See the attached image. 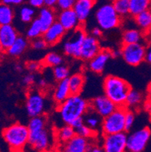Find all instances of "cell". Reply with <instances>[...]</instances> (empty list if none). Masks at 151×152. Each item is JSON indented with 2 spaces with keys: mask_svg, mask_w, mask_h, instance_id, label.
I'll return each mask as SVG.
<instances>
[{
  "mask_svg": "<svg viewBox=\"0 0 151 152\" xmlns=\"http://www.w3.org/2000/svg\"><path fill=\"white\" fill-rule=\"evenodd\" d=\"M89 109L90 102L80 95H71L63 103L57 106L58 116L64 125H70L74 121L83 117Z\"/></svg>",
  "mask_w": 151,
  "mask_h": 152,
  "instance_id": "1",
  "label": "cell"
},
{
  "mask_svg": "<svg viewBox=\"0 0 151 152\" xmlns=\"http://www.w3.org/2000/svg\"><path fill=\"white\" fill-rule=\"evenodd\" d=\"M131 86L125 80L114 75H108L104 80L103 90L105 96L120 107H125L127 96Z\"/></svg>",
  "mask_w": 151,
  "mask_h": 152,
  "instance_id": "2",
  "label": "cell"
},
{
  "mask_svg": "<svg viewBox=\"0 0 151 152\" xmlns=\"http://www.w3.org/2000/svg\"><path fill=\"white\" fill-rule=\"evenodd\" d=\"M2 137L13 152H22L29 144L30 131L27 126L15 123L2 131Z\"/></svg>",
  "mask_w": 151,
  "mask_h": 152,
  "instance_id": "3",
  "label": "cell"
},
{
  "mask_svg": "<svg viewBox=\"0 0 151 152\" xmlns=\"http://www.w3.org/2000/svg\"><path fill=\"white\" fill-rule=\"evenodd\" d=\"M97 25L103 31L118 28L123 23V18L116 13L112 2H105L98 7L95 12Z\"/></svg>",
  "mask_w": 151,
  "mask_h": 152,
  "instance_id": "4",
  "label": "cell"
},
{
  "mask_svg": "<svg viewBox=\"0 0 151 152\" xmlns=\"http://www.w3.org/2000/svg\"><path fill=\"white\" fill-rule=\"evenodd\" d=\"M125 107H117L111 114L103 119L101 132L103 135L125 132Z\"/></svg>",
  "mask_w": 151,
  "mask_h": 152,
  "instance_id": "5",
  "label": "cell"
},
{
  "mask_svg": "<svg viewBox=\"0 0 151 152\" xmlns=\"http://www.w3.org/2000/svg\"><path fill=\"white\" fill-rule=\"evenodd\" d=\"M87 34H88L82 26L74 31L70 32V36L63 42V53L66 56L73 58H80L82 45Z\"/></svg>",
  "mask_w": 151,
  "mask_h": 152,
  "instance_id": "6",
  "label": "cell"
},
{
  "mask_svg": "<svg viewBox=\"0 0 151 152\" xmlns=\"http://www.w3.org/2000/svg\"><path fill=\"white\" fill-rule=\"evenodd\" d=\"M47 102L44 94L39 90H30L27 93L25 108L30 118L45 115Z\"/></svg>",
  "mask_w": 151,
  "mask_h": 152,
  "instance_id": "7",
  "label": "cell"
},
{
  "mask_svg": "<svg viewBox=\"0 0 151 152\" xmlns=\"http://www.w3.org/2000/svg\"><path fill=\"white\" fill-rule=\"evenodd\" d=\"M55 141V133L46 127L45 129L35 132H30L29 145L39 152L52 149Z\"/></svg>",
  "mask_w": 151,
  "mask_h": 152,
  "instance_id": "8",
  "label": "cell"
},
{
  "mask_svg": "<svg viewBox=\"0 0 151 152\" xmlns=\"http://www.w3.org/2000/svg\"><path fill=\"white\" fill-rule=\"evenodd\" d=\"M121 53L123 59L128 65L136 67L145 61L146 45L143 42L129 45H122Z\"/></svg>",
  "mask_w": 151,
  "mask_h": 152,
  "instance_id": "9",
  "label": "cell"
},
{
  "mask_svg": "<svg viewBox=\"0 0 151 152\" xmlns=\"http://www.w3.org/2000/svg\"><path fill=\"white\" fill-rule=\"evenodd\" d=\"M150 135V129L148 127H144L130 133L127 138V151H143L149 142Z\"/></svg>",
  "mask_w": 151,
  "mask_h": 152,
  "instance_id": "10",
  "label": "cell"
},
{
  "mask_svg": "<svg viewBox=\"0 0 151 152\" xmlns=\"http://www.w3.org/2000/svg\"><path fill=\"white\" fill-rule=\"evenodd\" d=\"M127 138L126 132L103 135L101 147L104 152H128Z\"/></svg>",
  "mask_w": 151,
  "mask_h": 152,
  "instance_id": "11",
  "label": "cell"
},
{
  "mask_svg": "<svg viewBox=\"0 0 151 152\" xmlns=\"http://www.w3.org/2000/svg\"><path fill=\"white\" fill-rule=\"evenodd\" d=\"M95 143V139H88L76 135L69 142L58 147L59 152H88Z\"/></svg>",
  "mask_w": 151,
  "mask_h": 152,
  "instance_id": "12",
  "label": "cell"
},
{
  "mask_svg": "<svg viewBox=\"0 0 151 152\" xmlns=\"http://www.w3.org/2000/svg\"><path fill=\"white\" fill-rule=\"evenodd\" d=\"M116 108L117 106L104 95L97 96L90 101V109L103 119L111 114Z\"/></svg>",
  "mask_w": 151,
  "mask_h": 152,
  "instance_id": "13",
  "label": "cell"
},
{
  "mask_svg": "<svg viewBox=\"0 0 151 152\" xmlns=\"http://www.w3.org/2000/svg\"><path fill=\"white\" fill-rule=\"evenodd\" d=\"M101 50L102 48L100 44L99 39L95 38L90 34H87L82 45L80 59L88 62L94 58Z\"/></svg>",
  "mask_w": 151,
  "mask_h": 152,
  "instance_id": "14",
  "label": "cell"
},
{
  "mask_svg": "<svg viewBox=\"0 0 151 152\" xmlns=\"http://www.w3.org/2000/svg\"><path fill=\"white\" fill-rule=\"evenodd\" d=\"M57 21L66 32H72L82 26L73 9L58 12Z\"/></svg>",
  "mask_w": 151,
  "mask_h": 152,
  "instance_id": "15",
  "label": "cell"
},
{
  "mask_svg": "<svg viewBox=\"0 0 151 152\" xmlns=\"http://www.w3.org/2000/svg\"><path fill=\"white\" fill-rule=\"evenodd\" d=\"M110 58H112L110 49H102L94 58L88 62V68L95 74H102Z\"/></svg>",
  "mask_w": 151,
  "mask_h": 152,
  "instance_id": "16",
  "label": "cell"
},
{
  "mask_svg": "<svg viewBox=\"0 0 151 152\" xmlns=\"http://www.w3.org/2000/svg\"><path fill=\"white\" fill-rule=\"evenodd\" d=\"M66 31L58 21L55 22L43 33L42 38L45 39L48 46H54L58 44L64 38Z\"/></svg>",
  "mask_w": 151,
  "mask_h": 152,
  "instance_id": "17",
  "label": "cell"
},
{
  "mask_svg": "<svg viewBox=\"0 0 151 152\" xmlns=\"http://www.w3.org/2000/svg\"><path fill=\"white\" fill-rule=\"evenodd\" d=\"M96 2L94 0H77L73 6V11L77 14L80 23H85L91 15Z\"/></svg>",
  "mask_w": 151,
  "mask_h": 152,
  "instance_id": "18",
  "label": "cell"
},
{
  "mask_svg": "<svg viewBox=\"0 0 151 152\" xmlns=\"http://www.w3.org/2000/svg\"><path fill=\"white\" fill-rule=\"evenodd\" d=\"M19 36L17 29L12 24L0 26V43L5 51L12 46Z\"/></svg>",
  "mask_w": 151,
  "mask_h": 152,
  "instance_id": "19",
  "label": "cell"
},
{
  "mask_svg": "<svg viewBox=\"0 0 151 152\" xmlns=\"http://www.w3.org/2000/svg\"><path fill=\"white\" fill-rule=\"evenodd\" d=\"M70 95H71V92H70L68 79H67L57 83L53 91L52 98H53L54 102L56 104L57 106H58L63 103L69 97H70Z\"/></svg>",
  "mask_w": 151,
  "mask_h": 152,
  "instance_id": "20",
  "label": "cell"
},
{
  "mask_svg": "<svg viewBox=\"0 0 151 152\" xmlns=\"http://www.w3.org/2000/svg\"><path fill=\"white\" fill-rule=\"evenodd\" d=\"M57 15L58 12L55 9L43 7L42 9L39 10L37 19L41 23L44 32L48 30L50 27H52L55 22H57Z\"/></svg>",
  "mask_w": 151,
  "mask_h": 152,
  "instance_id": "21",
  "label": "cell"
},
{
  "mask_svg": "<svg viewBox=\"0 0 151 152\" xmlns=\"http://www.w3.org/2000/svg\"><path fill=\"white\" fill-rule=\"evenodd\" d=\"M30 45V42L28 39L24 36L20 35L12 46L5 52L6 54L11 57L18 58L24 53Z\"/></svg>",
  "mask_w": 151,
  "mask_h": 152,
  "instance_id": "22",
  "label": "cell"
},
{
  "mask_svg": "<svg viewBox=\"0 0 151 152\" xmlns=\"http://www.w3.org/2000/svg\"><path fill=\"white\" fill-rule=\"evenodd\" d=\"M143 39L144 34L139 29H126L122 34V45L141 43Z\"/></svg>",
  "mask_w": 151,
  "mask_h": 152,
  "instance_id": "23",
  "label": "cell"
},
{
  "mask_svg": "<svg viewBox=\"0 0 151 152\" xmlns=\"http://www.w3.org/2000/svg\"><path fill=\"white\" fill-rule=\"evenodd\" d=\"M71 95H79L83 90V87L85 83V77L82 73H75L70 76L68 78Z\"/></svg>",
  "mask_w": 151,
  "mask_h": 152,
  "instance_id": "24",
  "label": "cell"
},
{
  "mask_svg": "<svg viewBox=\"0 0 151 152\" xmlns=\"http://www.w3.org/2000/svg\"><path fill=\"white\" fill-rule=\"evenodd\" d=\"M77 135L76 131L70 125H63L58 128L55 132V141L61 145L63 144L69 142Z\"/></svg>",
  "mask_w": 151,
  "mask_h": 152,
  "instance_id": "25",
  "label": "cell"
},
{
  "mask_svg": "<svg viewBox=\"0 0 151 152\" xmlns=\"http://www.w3.org/2000/svg\"><path fill=\"white\" fill-rule=\"evenodd\" d=\"M134 20L143 34L149 33L151 30V9L137 15L134 18Z\"/></svg>",
  "mask_w": 151,
  "mask_h": 152,
  "instance_id": "26",
  "label": "cell"
},
{
  "mask_svg": "<svg viewBox=\"0 0 151 152\" xmlns=\"http://www.w3.org/2000/svg\"><path fill=\"white\" fill-rule=\"evenodd\" d=\"M149 9H151L149 0H129V15L133 18Z\"/></svg>",
  "mask_w": 151,
  "mask_h": 152,
  "instance_id": "27",
  "label": "cell"
},
{
  "mask_svg": "<svg viewBox=\"0 0 151 152\" xmlns=\"http://www.w3.org/2000/svg\"><path fill=\"white\" fill-rule=\"evenodd\" d=\"M144 95L140 91L136 89H131L128 93L125 102V107L128 110H133L137 109L144 103Z\"/></svg>",
  "mask_w": 151,
  "mask_h": 152,
  "instance_id": "28",
  "label": "cell"
},
{
  "mask_svg": "<svg viewBox=\"0 0 151 152\" xmlns=\"http://www.w3.org/2000/svg\"><path fill=\"white\" fill-rule=\"evenodd\" d=\"M85 125L89 127L92 130L98 132V129L101 127L103 118L100 117L95 111L89 109L83 117Z\"/></svg>",
  "mask_w": 151,
  "mask_h": 152,
  "instance_id": "29",
  "label": "cell"
},
{
  "mask_svg": "<svg viewBox=\"0 0 151 152\" xmlns=\"http://www.w3.org/2000/svg\"><path fill=\"white\" fill-rule=\"evenodd\" d=\"M15 18L13 8L0 2V26L12 24Z\"/></svg>",
  "mask_w": 151,
  "mask_h": 152,
  "instance_id": "30",
  "label": "cell"
},
{
  "mask_svg": "<svg viewBox=\"0 0 151 152\" xmlns=\"http://www.w3.org/2000/svg\"><path fill=\"white\" fill-rule=\"evenodd\" d=\"M63 58L61 54L56 52H49L43 58L42 61V64L45 67L54 68V67L63 64Z\"/></svg>",
  "mask_w": 151,
  "mask_h": 152,
  "instance_id": "31",
  "label": "cell"
},
{
  "mask_svg": "<svg viewBox=\"0 0 151 152\" xmlns=\"http://www.w3.org/2000/svg\"><path fill=\"white\" fill-rule=\"evenodd\" d=\"M43 33V29L42 27L41 23L39 21L38 19L36 18L30 23V25L26 31V37L30 41H32L36 39L42 37Z\"/></svg>",
  "mask_w": 151,
  "mask_h": 152,
  "instance_id": "32",
  "label": "cell"
},
{
  "mask_svg": "<svg viewBox=\"0 0 151 152\" xmlns=\"http://www.w3.org/2000/svg\"><path fill=\"white\" fill-rule=\"evenodd\" d=\"M47 124H48V119L46 116L42 115L30 118L27 127L30 132H35V131H39L45 129L46 127H48Z\"/></svg>",
  "mask_w": 151,
  "mask_h": 152,
  "instance_id": "33",
  "label": "cell"
},
{
  "mask_svg": "<svg viewBox=\"0 0 151 152\" xmlns=\"http://www.w3.org/2000/svg\"><path fill=\"white\" fill-rule=\"evenodd\" d=\"M36 10L29 5H23L19 11L20 20L24 23H30L35 20Z\"/></svg>",
  "mask_w": 151,
  "mask_h": 152,
  "instance_id": "34",
  "label": "cell"
},
{
  "mask_svg": "<svg viewBox=\"0 0 151 152\" xmlns=\"http://www.w3.org/2000/svg\"><path fill=\"white\" fill-rule=\"evenodd\" d=\"M113 3L116 13L122 18L128 17L129 15V0H115Z\"/></svg>",
  "mask_w": 151,
  "mask_h": 152,
  "instance_id": "35",
  "label": "cell"
},
{
  "mask_svg": "<svg viewBox=\"0 0 151 152\" xmlns=\"http://www.w3.org/2000/svg\"><path fill=\"white\" fill-rule=\"evenodd\" d=\"M52 73H53L54 79L58 83L67 80L70 77V71L67 66L61 64V65L54 67Z\"/></svg>",
  "mask_w": 151,
  "mask_h": 152,
  "instance_id": "36",
  "label": "cell"
},
{
  "mask_svg": "<svg viewBox=\"0 0 151 152\" xmlns=\"http://www.w3.org/2000/svg\"><path fill=\"white\" fill-rule=\"evenodd\" d=\"M76 133L77 135H80V136L85 138V139H95L96 138L97 132L90 129L89 127H88L87 126L83 125L82 126L80 127V129L76 130Z\"/></svg>",
  "mask_w": 151,
  "mask_h": 152,
  "instance_id": "37",
  "label": "cell"
},
{
  "mask_svg": "<svg viewBox=\"0 0 151 152\" xmlns=\"http://www.w3.org/2000/svg\"><path fill=\"white\" fill-rule=\"evenodd\" d=\"M30 47L36 51H42L46 49L48 45L45 39L42 37H40V38L30 41Z\"/></svg>",
  "mask_w": 151,
  "mask_h": 152,
  "instance_id": "38",
  "label": "cell"
},
{
  "mask_svg": "<svg viewBox=\"0 0 151 152\" xmlns=\"http://www.w3.org/2000/svg\"><path fill=\"white\" fill-rule=\"evenodd\" d=\"M75 2V0H58L56 9L59 10V12L73 9Z\"/></svg>",
  "mask_w": 151,
  "mask_h": 152,
  "instance_id": "39",
  "label": "cell"
},
{
  "mask_svg": "<svg viewBox=\"0 0 151 152\" xmlns=\"http://www.w3.org/2000/svg\"><path fill=\"white\" fill-rule=\"evenodd\" d=\"M135 116L134 111L127 109L126 114H125V132L131 130L135 123Z\"/></svg>",
  "mask_w": 151,
  "mask_h": 152,
  "instance_id": "40",
  "label": "cell"
},
{
  "mask_svg": "<svg viewBox=\"0 0 151 152\" xmlns=\"http://www.w3.org/2000/svg\"><path fill=\"white\" fill-rule=\"evenodd\" d=\"M42 66V63L37 61H29L25 64V67L30 71V73H35L39 71Z\"/></svg>",
  "mask_w": 151,
  "mask_h": 152,
  "instance_id": "41",
  "label": "cell"
},
{
  "mask_svg": "<svg viewBox=\"0 0 151 152\" xmlns=\"http://www.w3.org/2000/svg\"><path fill=\"white\" fill-rule=\"evenodd\" d=\"M23 84L26 86H31L36 82V75L33 73H29L23 77Z\"/></svg>",
  "mask_w": 151,
  "mask_h": 152,
  "instance_id": "42",
  "label": "cell"
},
{
  "mask_svg": "<svg viewBox=\"0 0 151 152\" xmlns=\"http://www.w3.org/2000/svg\"><path fill=\"white\" fill-rule=\"evenodd\" d=\"M28 5L34 9H41L45 7L44 0H30L28 2Z\"/></svg>",
  "mask_w": 151,
  "mask_h": 152,
  "instance_id": "43",
  "label": "cell"
},
{
  "mask_svg": "<svg viewBox=\"0 0 151 152\" xmlns=\"http://www.w3.org/2000/svg\"><path fill=\"white\" fill-rule=\"evenodd\" d=\"M89 34L91 36H92V37H95V38H97L99 39V38H101V37H102V35H103V30L100 28L99 27L97 26V27H92V28H91Z\"/></svg>",
  "mask_w": 151,
  "mask_h": 152,
  "instance_id": "44",
  "label": "cell"
},
{
  "mask_svg": "<svg viewBox=\"0 0 151 152\" xmlns=\"http://www.w3.org/2000/svg\"><path fill=\"white\" fill-rule=\"evenodd\" d=\"M83 125H85V122H84V119H83V117H80V118L77 119V120L74 121L71 124H70V126L75 129V131L77 130V129H80V127L82 126Z\"/></svg>",
  "mask_w": 151,
  "mask_h": 152,
  "instance_id": "45",
  "label": "cell"
},
{
  "mask_svg": "<svg viewBox=\"0 0 151 152\" xmlns=\"http://www.w3.org/2000/svg\"><path fill=\"white\" fill-rule=\"evenodd\" d=\"M44 3H45V7L48 9L56 10L58 0H44Z\"/></svg>",
  "mask_w": 151,
  "mask_h": 152,
  "instance_id": "46",
  "label": "cell"
},
{
  "mask_svg": "<svg viewBox=\"0 0 151 152\" xmlns=\"http://www.w3.org/2000/svg\"><path fill=\"white\" fill-rule=\"evenodd\" d=\"M145 61L147 63L151 64V40H150L147 45H146V58H145Z\"/></svg>",
  "mask_w": 151,
  "mask_h": 152,
  "instance_id": "47",
  "label": "cell"
},
{
  "mask_svg": "<svg viewBox=\"0 0 151 152\" xmlns=\"http://www.w3.org/2000/svg\"><path fill=\"white\" fill-rule=\"evenodd\" d=\"M2 2L6 4V5H9V6L11 7L20 5L23 3V2L22 0H4V1H2Z\"/></svg>",
  "mask_w": 151,
  "mask_h": 152,
  "instance_id": "48",
  "label": "cell"
},
{
  "mask_svg": "<svg viewBox=\"0 0 151 152\" xmlns=\"http://www.w3.org/2000/svg\"><path fill=\"white\" fill-rule=\"evenodd\" d=\"M110 54H111V57L113 58H117L122 56L121 49H110Z\"/></svg>",
  "mask_w": 151,
  "mask_h": 152,
  "instance_id": "49",
  "label": "cell"
},
{
  "mask_svg": "<svg viewBox=\"0 0 151 152\" xmlns=\"http://www.w3.org/2000/svg\"><path fill=\"white\" fill-rule=\"evenodd\" d=\"M88 152H104V151L102 148L101 146L98 145L97 144H94L92 147L88 151Z\"/></svg>",
  "mask_w": 151,
  "mask_h": 152,
  "instance_id": "50",
  "label": "cell"
},
{
  "mask_svg": "<svg viewBox=\"0 0 151 152\" xmlns=\"http://www.w3.org/2000/svg\"><path fill=\"white\" fill-rule=\"evenodd\" d=\"M37 85H38L40 89H45L47 85H48V83H47L46 80H45L44 78H41L37 82Z\"/></svg>",
  "mask_w": 151,
  "mask_h": 152,
  "instance_id": "51",
  "label": "cell"
},
{
  "mask_svg": "<svg viewBox=\"0 0 151 152\" xmlns=\"http://www.w3.org/2000/svg\"><path fill=\"white\" fill-rule=\"evenodd\" d=\"M143 107L147 110V111H149L150 113L151 112V100L147 99V101H145V102H144Z\"/></svg>",
  "mask_w": 151,
  "mask_h": 152,
  "instance_id": "52",
  "label": "cell"
},
{
  "mask_svg": "<svg viewBox=\"0 0 151 152\" xmlns=\"http://www.w3.org/2000/svg\"><path fill=\"white\" fill-rule=\"evenodd\" d=\"M147 95L148 99L151 100V82L150 83L149 85L147 86Z\"/></svg>",
  "mask_w": 151,
  "mask_h": 152,
  "instance_id": "53",
  "label": "cell"
},
{
  "mask_svg": "<svg viewBox=\"0 0 151 152\" xmlns=\"http://www.w3.org/2000/svg\"><path fill=\"white\" fill-rule=\"evenodd\" d=\"M15 69L16 70V71L20 72L22 70H23V67H22L20 64H15Z\"/></svg>",
  "mask_w": 151,
  "mask_h": 152,
  "instance_id": "54",
  "label": "cell"
},
{
  "mask_svg": "<svg viewBox=\"0 0 151 152\" xmlns=\"http://www.w3.org/2000/svg\"><path fill=\"white\" fill-rule=\"evenodd\" d=\"M5 50L4 49V48H3V46L2 45V44L0 43V57H1V56L3 55V53H4V52H5Z\"/></svg>",
  "mask_w": 151,
  "mask_h": 152,
  "instance_id": "55",
  "label": "cell"
},
{
  "mask_svg": "<svg viewBox=\"0 0 151 152\" xmlns=\"http://www.w3.org/2000/svg\"><path fill=\"white\" fill-rule=\"evenodd\" d=\"M43 152H59L58 151V150H55V149H50V150H47V151H45Z\"/></svg>",
  "mask_w": 151,
  "mask_h": 152,
  "instance_id": "56",
  "label": "cell"
},
{
  "mask_svg": "<svg viewBox=\"0 0 151 152\" xmlns=\"http://www.w3.org/2000/svg\"><path fill=\"white\" fill-rule=\"evenodd\" d=\"M150 114H151V112H150Z\"/></svg>",
  "mask_w": 151,
  "mask_h": 152,
  "instance_id": "57",
  "label": "cell"
},
{
  "mask_svg": "<svg viewBox=\"0 0 151 152\" xmlns=\"http://www.w3.org/2000/svg\"><path fill=\"white\" fill-rule=\"evenodd\" d=\"M0 152H1V151H0Z\"/></svg>",
  "mask_w": 151,
  "mask_h": 152,
  "instance_id": "58",
  "label": "cell"
}]
</instances>
